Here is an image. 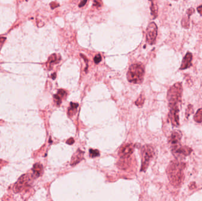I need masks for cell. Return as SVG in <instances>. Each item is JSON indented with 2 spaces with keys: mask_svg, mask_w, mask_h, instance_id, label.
<instances>
[{
  "mask_svg": "<svg viewBox=\"0 0 202 201\" xmlns=\"http://www.w3.org/2000/svg\"><path fill=\"white\" fill-rule=\"evenodd\" d=\"M196 183L194 182H191V183H190V186H189V188H190V190L196 188Z\"/></svg>",
  "mask_w": 202,
  "mask_h": 201,
  "instance_id": "obj_25",
  "label": "cell"
},
{
  "mask_svg": "<svg viewBox=\"0 0 202 201\" xmlns=\"http://www.w3.org/2000/svg\"><path fill=\"white\" fill-rule=\"evenodd\" d=\"M182 136V133L179 131H174L168 138V143L170 145L171 150H173L181 145V139Z\"/></svg>",
  "mask_w": 202,
  "mask_h": 201,
  "instance_id": "obj_7",
  "label": "cell"
},
{
  "mask_svg": "<svg viewBox=\"0 0 202 201\" xmlns=\"http://www.w3.org/2000/svg\"><path fill=\"white\" fill-rule=\"evenodd\" d=\"M101 60H102V57L100 54L96 55L94 58V61L96 64H98Z\"/></svg>",
  "mask_w": 202,
  "mask_h": 201,
  "instance_id": "obj_22",
  "label": "cell"
},
{
  "mask_svg": "<svg viewBox=\"0 0 202 201\" xmlns=\"http://www.w3.org/2000/svg\"><path fill=\"white\" fill-rule=\"evenodd\" d=\"M75 142V141H74V139H73V138H70L68 141H67V142H66V143H67V144H69V145H72L73 143Z\"/></svg>",
  "mask_w": 202,
  "mask_h": 201,
  "instance_id": "obj_26",
  "label": "cell"
},
{
  "mask_svg": "<svg viewBox=\"0 0 202 201\" xmlns=\"http://www.w3.org/2000/svg\"><path fill=\"white\" fill-rule=\"evenodd\" d=\"M194 13V9L193 8H190L187 10L186 12V15H184L182 19V24L183 27L185 28H189V21H190V17Z\"/></svg>",
  "mask_w": 202,
  "mask_h": 201,
  "instance_id": "obj_11",
  "label": "cell"
},
{
  "mask_svg": "<svg viewBox=\"0 0 202 201\" xmlns=\"http://www.w3.org/2000/svg\"><path fill=\"white\" fill-rule=\"evenodd\" d=\"M175 1H177V0H175Z\"/></svg>",
  "mask_w": 202,
  "mask_h": 201,
  "instance_id": "obj_31",
  "label": "cell"
},
{
  "mask_svg": "<svg viewBox=\"0 0 202 201\" xmlns=\"http://www.w3.org/2000/svg\"><path fill=\"white\" fill-rule=\"evenodd\" d=\"M67 93L66 92L63 90H59L57 92V93L55 95H54V101L57 105V106H59L60 103H61V100L63 97H64L66 96Z\"/></svg>",
  "mask_w": 202,
  "mask_h": 201,
  "instance_id": "obj_14",
  "label": "cell"
},
{
  "mask_svg": "<svg viewBox=\"0 0 202 201\" xmlns=\"http://www.w3.org/2000/svg\"><path fill=\"white\" fill-rule=\"evenodd\" d=\"M144 72V67L141 64H132L127 73V79L134 84L141 83L143 80Z\"/></svg>",
  "mask_w": 202,
  "mask_h": 201,
  "instance_id": "obj_3",
  "label": "cell"
},
{
  "mask_svg": "<svg viewBox=\"0 0 202 201\" xmlns=\"http://www.w3.org/2000/svg\"><path fill=\"white\" fill-rule=\"evenodd\" d=\"M154 0L151 1V6L150 7L151 9V15L154 16V18H156L157 16V13H158V7L156 4L154 3Z\"/></svg>",
  "mask_w": 202,
  "mask_h": 201,
  "instance_id": "obj_18",
  "label": "cell"
},
{
  "mask_svg": "<svg viewBox=\"0 0 202 201\" xmlns=\"http://www.w3.org/2000/svg\"><path fill=\"white\" fill-rule=\"evenodd\" d=\"M78 107V103H71V106L68 110V115L69 116H71L72 115H74L76 112V109Z\"/></svg>",
  "mask_w": 202,
  "mask_h": 201,
  "instance_id": "obj_16",
  "label": "cell"
},
{
  "mask_svg": "<svg viewBox=\"0 0 202 201\" xmlns=\"http://www.w3.org/2000/svg\"><path fill=\"white\" fill-rule=\"evenodd\" d=\"M193 152V150L187 146H179L177 148L172 150V152L173 156L176 157L177 160L178 159H183L186 156L190 155V153Z\"/></svg>",
  "mask_w": 202,
  "mask_h": 201,
  "instance_id": "obj_6",
  "label": "cell"
},
{
  "mask_svg": "<svg viewBox=\"0 0 202 201\" xmlns=\"http://www.w3.org/2000/svg\"><path fill=\"white\" fill-rule=\"evenodd\" d=\"M150 1H153V0H150Z\"/></svg>",
  "mask_w": 202,
  "mask_h": 201,
  "instance_id": "obj_30",
  "label": "cell"
},
{
  "mask_svg": "<svg viewBox=\"0 0 202 201\" xmlns=\"http://www.w3.org/2000/svg\"><path fill=\"white\" fill-rule=\"evenodd\" d=\"M89 154L90 156L92 157H95L99 156V152L97 150H94L90 149L89 150Z\"/></svg>",
  "mask_w": 202,
  "mask_h": 201,
  "instance_id": "obj_20",
  "label": "cell"
},
{
  "mask_svg": "<svg viewBox=\"0 0 202 201\" xmlns=\"http://www.w3.org/2000/svg\"><path fill=\"white\" fill-rule=\"evenodd\" d=\"M186 164L178 160L172 161L167 169V174L170 183L175 188H179L184 179L183 171Z\"/></svg>",
  "mask_w": 202,
  "mask_h": 201,
  "instance_id": "obj_2",
  "label": "cell"
},
{
  "mask_svg": "<svg viewBox=\"0 0 202 201\" xmlns=\"http://www.w3.org/2000/svg\"><path fill=\"white\" fill-rule=\"evenodd\" d=\"M87 1L88 0H83L82 1H81V3L79 4V7H82L84 6L86 4V3H87Z\"/></svg>",
  "mask_w": 202,
  "mask_h": 201,
  "instance_id": "obj_28",
  "label": "cell"
},
{
  "mask_svg": "<svg viewBox=\"0 0 202 201\" xmlns=\"http://www.w3.org/2000/svg\"><path fill=\"white\" fill-rule=\"evenodd\" d=\"M142 164L141 171H145L149 165V163L154 155V150L153 148L150 145H145L141 150Z\"/></svg>",
  "mask_w": 202,
  "mask_h": 201,
  "instance_id": "obj_4",
  "label": "cell"
},
{
  "mask_svg": "<svg viewBox=\"0 0 202 201\" xmlns=\"http://www.w3.org/2000/svg\"><path fill=\"white\" fill-rule=\"evenodd\" d=\"M6 40V38H4V37H1V38H0V50H1L4 41Z\"/></svg>",
  "mask_w": 202,
  "mask_h": 201,
  "instance_id": "obj_24",
  "label": "cell"
},
{
  "mask_svg": "<svg viewBox=\"0 0 202 201\" xmlns=\"http://www.w3.org/2000/svg\"><path fill=\"white\" fill-rule=\"evenodd\" d=\"M197 10L198 13L200 14V15H202V5H201L199 7H198Z\"/></svg>",
  "mask_w": 202,
  "mask_h": 201,
  "instance_id": "obj_27",
  "label": "cell"
},
{
  "mask_svg": "<svg viewBox=\"0 0 202 201\" xmlns=\"http://www.w3.org/2000/svg\"><path fill=\"white\" fill-rule=\"evenodd\" d=\"M157 30L158 28L155 22H152L149 24L147 28L146 33L147 42L148 44L152 45L155 43L157 36Z\"/></svg>",
  "mask_w": 202,
  "mask_h": 201,
  "instance_id": "obj_5",
  "label": "cell"
},
{
  "mask_svg": "<svg viewBox=\"0 0 202 201\" xmlns=\"http://www.w3.org/2000/svg\"><path fill=\"white\" fill-rule=\"evenodd\" d=\"M144 98H143V97L141 96V97H140L138 98V100H137L136 102V104L138 106H142L143 105V103H144Z\"/></svg>",
  "mask_w": 202,
  "mask_h": 201,
  "instance_id": "obj_21",
  "label": "cell"
},
{
  "mask_svg": "<svg viewBox=\"0 0 202 201\" xmlns=\"http://www.w3.org/2000/svg\"><path fill=\"white\" fill-rule=\"evenodd\" d=\"M102 5V2L100 1V0H94L93 3V6L96 7H99Z\"/></svg>",
  "mask_w": 202,
  "mask_h": 201,
  "instance_id": "obj_23",
  "label": "cell"
},
{
  "mask_svg": "<svg viewBox=\"0 0 202 201\" xmlns=\"http://www.w3.org/2000/svg\"><path fill=\"white\" fill-rule=\"evenodd\" d=\"M193 113V108L191 105H189L187 106V108L186 109V118H189V116Z\"/></svg>",
  "mask_w": 202,
  "mask_h": 201,
  "instance_id": "obj_19",
  "label": "cell"
},
{
  "mask_svg": "<svg viewBox=\"0 0 202 201\" xmlns=\"http://www.w3.org/2000/svg\"><path fill=\"white\" fill-rule=\"evenodd\" d=\"M31 178H33L32 176H29V175H28L22 176L14 185V189L15 192H20L23 189V188L27 185L28 182H30Z\"/></svg>",
  "mask_w": 202,
  "mask_h": 201,
  "instance_id": "obj_8",
  "label": "cell"
},
{
  "mask_svg": "<svg viewBox=\"0 0 202 201\" xmlns=\"http://www.w3.org/2000/svg\"><path fill=\"white\" fill-rule=\"evenodd\" d=\"M60 60V57H58V56L56 54H53L52 56H50L49 60H48V64H49V67H51L52 64H56L59 63Z\"/></svg>",
  "mask_w": 202,
  "mask_h": 201,
  "instance_id": "obj_15",
  "label": "cell"
},
{
  "mask_svg": "<svg viewBox=\"0 0 202 201\" xmlns=\"http://www.w3.org/2000/svg\"><path fill=\"white\" fill-rule=\"evenodd\" d=\"M183 87L181 83L172 86L167 93V100L169 108V118L174 126H179L180 106L182 103Z\"/></svg>",
  "mask_w": 202,
  "mask_h": 201,
  "instance_id": "obj_1",
  "label": "cell"
},
{
  "mask_svg": "<svg viewBox=\"0 0 202 201\" xmlns=\"http://www.w3.org/2000/svg\"><path fill=\"white\" fill-rule=\"evenodd\" d=\"M194 120L197 123L202 122V108L199 109L194 116Z\"/></svg>",
  "mask_w": 202,
  "mask_h": 201,
  "instance_id": "obj_17",
  "label": "cell"
},
{
  "mask_svg": "<svg viewBox=\"0 0 202 201\" xmlns=\"http://www.w3.org/2000/svg\"><path fill=\"white\" fill-rule=\"evenodd\" d=\"M84 152L81 151V150H78L73 155L71 160V165L75 166V164H78L80 162L83 158Z\"/></svg>",
  "mask_w": 202,
  "mask_h": 201,
  "instance_id": "obj_12",
  "label": "cell"
},
{
  "mask_svg": "<svg viewBox=\"0 0 202 201\" xmlns=\"http://www.w3.org/2000/svg\"><path fill=\"white\" fill-rule=\"evenodd\" d=\"M43 171V166L40 163H36L33 166L32 168V177L36 178L39 177Z\"/></svg>",
  "mask_w": 202,
  "mask_h": 201,
  "instance_id": "obj_13",
  "label": "cell"
},
{
  "mask_svg": "<svg viewBox=\"0 0 202 201\" xmlns=\"http://www.w3.org/2000/svg\"><path fill=\"white\" fill-rule=\"evenodd\" d=\"M193 58L192 54L190 52H187L184 57L183 58L182 65L180 68V70H185L188 68H190L192 65L191 61Z\"/></svg>",
  "mask_w": 202,
  "mask_h": 201,
  "instance_id": "obj_10",
  "label": "cell"
},
{
  "mask_svg": "<svg viewBox=\"0 0 202 201\" xmlns=\"http://www.w3.org/2000/svg\"><path fill=\"white\" fill-rule=\"evenodd\" d=\"M56 78V73H54L53 75H52V79H55Z\"/></svg>",
  "mask_w": 202,
  "mask_h": 201,
  "instance_id": "obj_29",
  "label": "cell"
},
{
  "mask_svg": "<svg viewBox=\"0 0 202 201\" xmlns=\"http://www.w3.org/2000/svg\"><path fill=\"white\" fill-rule=\"evenodd\" d=\"M134 150V145L127 144L121 147L119 149L118 155L121 158H129Z\"/></svg>",
  "mask_w": 202,
  "mask_h": 201,
  "instance_id": "obj_9",
  "label": "cell"
}]
</instances>
